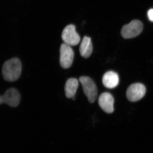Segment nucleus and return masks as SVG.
Instances as JSON below:
<instances>
[{"instance_id": "9b49d317", "label": "nucleus", "mask_w": 153, "mask_h": 153, "mask_svg": "<svg viewBox=\"0 0 153 153\" xmlns=\"http://www.w3.org/2000/svg\"><path fill=\"white\" fill-rule=\"evenodd\" d=\"M78 81L76 78H69L66 81L65 85V95L68 98H72L75 96L78 88Z\"/></svg>"}, {"instance_id": "7ed1b4c3", "label": "nucleus", "mask_w": 153, "mask_h": 153, "mask_svg": "<svg viewBox=\"0 0 153 153\" xmlns=\"http://www.w3.org/2000/svg\"><path fill=\"white\" fill-rule=\"evenodd\" d=\"M143 28V26L141 22L138 20H133L129 24L123 27L121 35L125 39L135 38L142 32Z\"/></svg>"}, {"instance_id": "20e7f679", "label": "nucleus", "mask_w": 153, "mask_h": 153, "mask_svg": "<svg viewBox=\"0 0 153 153\" xmlns=\"http://www.w3.org/2000/svg\"><path fill=\"white\" fill-rule=\"evenodd\" d=\"M60 63L63 68H68L71 67L74 57V52L71 46L63 43L60 47Z\"/></svg>"}, {"instance_id": "39448f33", "label": "nucleus", "mask_w": 153, "mask_h": 153, "mask_svg": "<svg viewBox=\"0 0 153 153\" xmlns=\"http://www.w3.org/2000/svg\"><path fill=\"white\" fill-rule=\"evenodd\" d=\"M20 100V94L14 88L7 89L3 95H0V105L5 103L11 107H16L19 105Z\"/></svg>"}, {"instance_id": "f03ea898", "label": "nucleus", "mask_w": 153, "mask_h": 153, "mask_svg": "<svg viewBox=\"0 0 153 153\" xmlns=\"http://www.w3.org/2000/svg\"><path fill=\"white\" fill-rule=\"evenodd\" d=\"M79 82L82 85L83 92L87 97L88 101L93 103L96 100L97 96V89L95 82L88 76H82L79 77Z\"/></svg>"}, {"instance_id": "f257e3e1", "label": "nucleus", "mask_w": 153, "mask_h": 153, "mask_svg": "<svg viewBox=\"0 0 153 153\" xmlns=\"http://www.w3.org/2000/svg\"><path fill=\"white\" fill-rule=\"evenodd\" d=\"M22 70L21 60L17 57H14L7 60L2 68V74L6 81L13 82L19 79Z\"/></svg>"}, {"instance_id": "0eeeda50", "label": "nucleus", "mask_w": 153, "mask_h": 153, "mask_svg": "<svg viewBox=\"0 0 153 153\" xmlns=\"http://www.w3.org/2000/svg\"><path fill=\"white\" fill-rule=\"evenodd\" d=\"M146 93V88L141 83H135L130 85L126 91L127 98L130 101L137 102L140 100Z\"/></svg>"}, {"instance_id": "6e6552de", "label": "nucleus", "mask_w": 153, "mask_h": 153, "mask_svg": "<svg viewBox=\"0 0 153 153\" xmlns=\"http://www.w3.org/2000/svg\"><path fill=\"white\" fill-rule=\"evenodd\" d=\"M114 99L112 95L108 92H104L100 96L98 104L101 109L108 114L112 113L114 111Z\"/></svg>"}, {"instance_id": "f8f14e48", "label": "nucleus", "mask_w": 153, "mask_h": 153, "mask_svg": "<svg viewBox=\"0 0 153 153\" xmlns=\"http://www.w3.org/2000/svg\"><path fill=\"white\" fill-rule=\"evenodd\" d=\"M148 16L151 21L153 22V9H150L148 11Z\"/></svg>"}, {"instance_id": "9d476101", "label": "nucleus", "mask_w": 153, "mask_h": 153, "mask_svg": "<svg viewBox=\"0 0 153 153\" xmlns=\"http://www.w3.org/2000/svg\"><path fill=\"white\" fill-rule=\"evenodd\" d=\"M80 55L84 58L90 57L93 51V46L90 37L84 36L79 47Z\"/></svg>"}, {"instance_id": "423d86ee", "label": "nucleus", "mask_w": 153, "mask_h": 153, "mask_svg": "<svg viewBox=\"0 0 153 153\" xmlns=\"http://www.w3.org/2000/svg\"><path fill=\"white\" fill-rule=\"evenodd\" d=\"M73 25H67L63 29L61 38L64 43L71 46H76L80 41V36L76 31Z\"/></svg>"}, {"instance_id": "1a4fd4ad", "label": "nucleus", "mask_w": 153, "mask_h": 153, "mask_svg": "<svg viewBox=\"0 0 153 153\" xmlns=\"http://www.w3.org/2000/svg\"><path fill=\"white\" fill-rule=\"evenodd\" d=\"M102 81L103 85L107 88H114L118 85L119 77L116 72L108 71L103 75Z\"/></svg>"}]
</instances>
